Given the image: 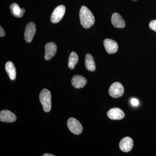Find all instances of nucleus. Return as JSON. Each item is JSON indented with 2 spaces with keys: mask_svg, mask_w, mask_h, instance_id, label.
Returning <instances> with one entry per match:
<instances>
[{
  "mask_svg": "<svg viewBox=\"0 0 156 156\" xmlns=\"http://www.w3.org/2000/svg\"><path fill=\"white\" fill-rule=\"evenodd\" d=\"M5 69L10 79L12 80H15L16 77V69L14 63L11 61L6 62Z\"/></svg>",
  "mask_w": 156,
  "mask_h": 156,
  "instance_id": "nucleus-14",
  "label": "nucleus"
},
{
  "mask_svg": "<svg viewBox=\"0 0 156 156\" xmlns=\"http://www.w3.org/2000/svg\"><path fill=\"white\" fill-rule=\"evenodd\" d=\"M132 1H137V0H132Z\"/></svg>",
  "mask_w": 156,
  "mask_h": 156,
  "instance_id": "nucleus-22",
  "label": "nucleus"
},
{
  "mask_svg": "<svg viewBox=\"0 0 156 156\" xmlns=\"http://www.w3.org/2000/svg\"><path fill=\"white\" fill-rule=\"evenodd\" d=\"M67 126L70 131L76 135H79L83 131V126L80 122L75 118H70L69 119Z\"/></svg>",
  "mask_w": 156,
  "mask_h": 156,
  "instance_id": "nucleus-3",
  "label": "nucleus"
},
{
  "mask_svg": "<svg viewBox=\"0 0 156 156\" xmlns=\"http://www.w3.org/2000/svg\"><path fill=\"white\" fill-rule=\"evenodd\" d=\"M36 32L35 24L33 22H30L26 27L24 31V38L27 43H30L32 41Z\"/></svg>",
  "mask_w": 156,
  "mask_h": 156,
  "instance_id": "nucleus-6",
  "label": "nucleus"
},
{
  "mask_svg": "<svg viewBox=\"0 0 156 156\" xmlns=\"http://www.w3.org/2000/svg\"><path fill=\"white\" fill-rule=\"evenodd\" d=\"M57 50V47L55 43L53 42L47 43L45 46V59L47 60H50L55 56Z\"/></svg>",
  "mask_w": 156,
  "mask_h": 156,
  "instance_id": "nucleus-7",
  "label": "nucleus"
},
{
  "mask_svg": "<svg viewBox=\"0 0 156 156\" xmlns=\"http://www.w3.org/2000/svg\"><path fill=\"white\" fill-rule=\"evenodd\" d=\"M134 145V142L132 138L129 136L123 138L120 141L119 147L120 149L124 152H128L132 150Z\"/></svg>",
  "mask_w": 156,
  "mask_h": 156,
  "instance_id": "nucleus-9",
  "label": "nucleus"
},
{
  "mask_svg": "<svg viewBox=\"0 0 156 156\" xmlns=\"http://www.w3.org/2000/svg\"><path fill=\"white\" fill-rule=\"evenodd\" d=\"M107 116L112 120H119L124 119L125 115L124 112L118 108L110 109L108 112Z\"/></svg>",
  "mask_w": 156,
  "mask_h": 156,
  "instance_id": "nucleus-11",
  "label": "nucleus"
},
{
  "mask_svg": "<svg viewBox=\"0 0 156 156\" xmlns=\"http://www.w3.org/2000/svg\"><path fill=\"white\" fill-rule=\"evenodd\" d=\"M85 66L88 70L91 72L94 71L96 69L94 58L89 53L86 54L85 57Z\"/></svg>",
  "mask_w": 156,
  "mask_h": 156,
  "instance_id": "nucleus-16",
  "label": "nucleus"
},
{
  "mask_svg": "<svg viewBox=\"0 0 156 156\" xmlns=\"http://www.w3.org/2000/svg\"><path fill=\"white\" fill-rule=\"evenodd\" d=\"M39 99L44 111L46 112H50L51 109V95L50 91L47 89H43L40 93Z\"/></svg>",
  "mask_w": 156,
  "mask_h": 156,
  "instance_id": "nucleus-2",
  "label": "nucleus"
},
{
  "mask_svg": "<svg viewBox=\"0 0 156 156\" xmlns=\"http://www.w3.org/2000/svg\"><path fill=\"white\" fill-rule=\"evenodd\" d=\"M149 27L152 30L156 32V20H152L149 23Z\"/></svg>",
  "mask_w": 156,
  "mask_h": 156,
  "instance_id": "nucleus-18",
  "label": "nucleus"
},
{
  "mask_svg": "<svg viewBox=\"0 0 156 156\" xmlns=\"http://www.w3.org/2000/svg\"><path fill=\"white\" fill-rule=\"evenodd\" d=\"M112 25L116 28H122L126 26V23L120 14L115 13L112 15Z\"/></svg>",
  "mask_w": 156,
  "mask_h": 156,
  "instance_id": "nucleus-13",
  "label": "nucleus"
},
{
  "mask_svg": "<svg viewBox=\"0 0 156 156\" xmlns=\"http://www.w3.org/2000/svg\"><path fill=\"white\" fill-rule=\"evenodd\" d=\"M65 11L66 8L63 5H60L56 7L51 14V22L54 23L59 22L63 18Z\"/></svg>",
  "mask_w": 156,
  "mask_h": 156,
  "instance_id": "nucleus-5",
  "label": "nucleus"
},
{
  "mask_svg": "<svg viewBox=\"0 0 156 156\" xmlns=\"http://www.w3.org/2000/svg\"><path fill=\"white\" fill-rule=\"evenodd\" d=\"M87 83L86 78L83 76L76 75L73 77L71 80L72 86L76 89H80L86 86Z\"/></svg>",
  "mask_w": 156,
  "mask_h": 156,
  "instance_id": "nucleus-12",
  "label": "nucleus"
},
{
  "mask_svg": "<svg viewBox=\"0 0 156 156\" xmlns=\"http://www.w3.org/2000/svg\"><path fill=\"white\" fill-rule=\"evenodd\" d=\"M81 25L86 29L90 28L95 22V17L92 12L86 6L81 7L80 11Z\"/></svg>",
  "mask_w": 156,
  "mask_h": 156,
  "instance_id": "nucleus-1",
  "label": "nucleus"
},
{
  "mask_svg": "<svg viewBox=\"0 0 156 156\" xmlns=\"http://www.w3.org/2000/svg\"><path fill=\"white\" fill-rule=\"evenodd\" d=\"M43 156H55L54 155L50 154H45L43 155Z\"/></svg>",
  "mask_w": 156,
  "mask_h": 156,
  "instance_id": "nucleus-21",
  "label": "nucleus"
},
{
  "mask_svg": "<svg viewBox=\"0 0 156 156\" xmlns=\"http://www.w3.org/2000/svg\"><path fill=\"white\" fill-rule=\"evenodd\" d=\"M79 62V57L76 53L72 52L70 53L69 58L68 66L70 69H73Z\"/></svg>",
  "mask_w": 156,
  "mask_h": 156,
  "instance_id": "nucleus-17",
  "label": "nucleus"
},
{
  "mask_svg": "<svg viewBox=\"0 0 156 156\" xmlns=\"http://www.w3.org/2000/svg\"><path fill=\"white\" fill-rule=\"evenodd\" d=\"M131 104L134 106H137L139 104V101L137 99L135 98H132L131 101Z\"/></svg>",
  "mask_w": 156,
  "mask_h": 156,
  "instance_id": "nucleus-19",
  "label": "nucleus"
},
{
  "mask_svg": "<svg viewBox=\"0 0 156 156\" xmlns=\"http://www.w3.org/2000/svg\"><path fill=\"white\" fill-rule=\"evenodd\" d=\"M17 120L16 115L8 110H2L0 112V121L4 122H14Z\"/></svg>",
  "mask_w": 156,
  "mask_h": 156,
  "instance_id": "nucleus-8",
  "label": "nucleus"
},
{
  "mask_svg": "<svg viewBox=\"0 0 156 156\" xmlns=\"http://www.w3.org/2000/svg\"><path fill=\"white\" fill-rule=\"evenodd\" d=\"M10 9L11 14L14 17H18V18H20L22 17L23 15V13H25V9H20L19 6L16 3H13L11 4L10 6Z\"/></svg>",
  "mask_w": 156,
  "mask_h": 156,
  "instance_id": "nucleus-15",
  "label": "nucleus"
},
{
  "mask_svg": "<svg viewBox=\"0 0 156 156\" xmlns=\"http://www.w3.org/2000/svg\"><path fill=\"white\" fill-rule=\"evenodd\" d=\"M0 36L1 37H3L5 36V30L3 29L2 26L0 27Z\"/></svg>",
  "mask_w": 156,
  "mask_h": 156,
  "instance_id": "nucleus-20",
  "label": "nucleus"
},
{
  "mask_svg": "<svg viewBox=\"0 0 156 156\" xmlns=\"http://www.w3.org/2000/svg\"><path fill=\"white\" fill-rule=\"evenodd\" d=\"M104 45L105 50L109 54H114L118 50V44L116 42L110 39H105L104 41Z\"/></svg>",
  "mask_w": 156,
  "mask_h": 156,
  "instance_id": "nucleus-10",
  "label": "nucleus"
},
{
  "mask_svg": "<svg viewBox=\"0 0 156 156\" xmlns=\"http://www.w3.org/2000/svg\"><path fill=\"white\" fill-rule=\"evenodd\" d=\"M124 92L123 85L119 82L113 83L109 89V94L111 97L117 98L122 96Z\"/></svg>",
  "mask_w": 156,
  "mask_h": 156,
  "instance_id": "nucleus-4",
  "label": "nucleus"
}]
</instances>
